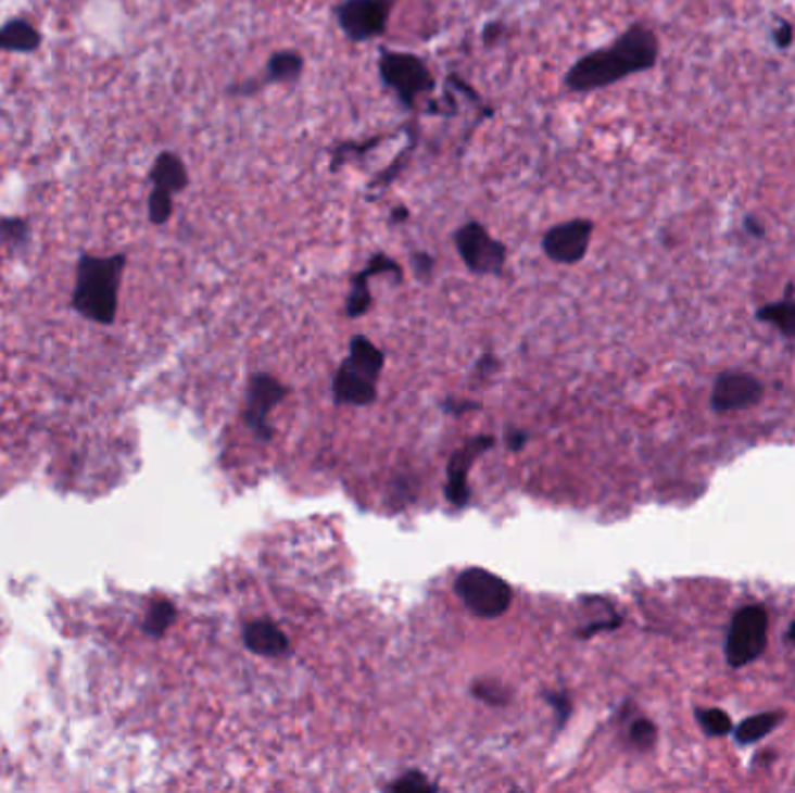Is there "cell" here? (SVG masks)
Segmentation results:
<instances>
[{"label":"cell","instance_id":"obj_4","mask_svg":"<svg viewBox=\"0 0 795 793\" xmlns=\"http://www.w3.org/2000/svg\"><path fill=\"white\" fill-rule=\"evenodd\" d=\"M454 247L472 275H503L507 263V244L491 236V230L477 219L463 222L454 230Z\"/></svg>","mask_w":795,"mask_h":793},{"label":"cell","instance_id":"obj_6","mask_svg":"<svg viewBox=\"0 0 795 793\" xmlns=\"http://www.w3.org/2000/svg\"><path fill=\"white\" fill-rule=\"evenodd\" d=\"M768 613L760 605H747L735 613L725 638V660L731 668H744L766 652Z\"/></svg>","mask_w":795,"mask_h":793},{"label":"cell","instance_id":"obj_30","mask_svg":"<svg viewBox=\"0 0 795 793\" xmlns=\"http://www.w3.org/2000/svg\"><path fill=\"white\" fill-rule=\"evenodd\" d=\"M409 261H412L414 275H417L421 282H430V277H433V270H436V256L428 252H414L409 256Z\"/></svg>","mask_w":795,"mask_h":793},{"label":"cell","instance_id":"obj_29","mask_svg":"<svg viewBox=\"0 0 795 793\" xmlns=\"http://www.w3.org/2000/svg\"><path fill=\"white\" fill-rule=\"evenodd\" d=\"M770 40L777 49H782V52H786V49L793 47L795 42V26L786 20H777L772 30H770Z\"/></svg>","mask_w":795,"mask_h":793},{"label":"cell","instance_id":"obj_36","mask_svg":"<svg viewBox=\"0 0 795 793\" xmlns=\"http://www.w3.org/2000/svg\"><path fill=\"white\" fill-rule=\"evenodd\" d=\"M407 219H409V210H407L405 205H398V207H393V210H391V217H389L391 226H395V224H403V222H407Z\"/></svg>","mask_w":795,"mask_h":793},{"label":"cell","instance_id":"obj_12","mask_svg":"<svg viewBox=\"0 0 795 793\" xmlns=\"http://www.w3.org/2000/svg\"><path fill=\"white\" fill-rule=\"evenodd\" d=\"M764 399V385L747 373H723L717 377L715 391H711V407L717 412H733L752 407Z\"/></svg>","mask_w":795,"mask_h":793},{"label":"cell","instance_id":"obj_19","mask_svg":"<svg viewBox=\"0 0 795 793\" xmlns=\"http://www.w3.org/2000/svg\"><path fill=\"white\" fill-rule=\"evenodd\" d=\"M784 715L782 713H764V715H754L749 719H744L737 729H735V740L740 745H754L760 738H766L768 733H772L777 726L782 723Z\"/></svg>","mask_w":795,"mask_h":793},{"label":"cell","instance_id":"obj_16","mask_svg":"<svg viewBox=\"0 0 795 793\" xmlns=\"http://www.w3.org/2000/svg\"><path fill=\"white\" fill-rule=\"evenodd\" d=\"M40 42V30L28 20H10L5 26H0V52L30 54L36 52Z\"/></svg>","mask_w":795,"mask_h":793},{"label":"cell","instance_id":"obj_34","mask_svg":"<svg viewBox=\"0 0 795 793\" xmlns=\"http://www.w3.org/2000/svg\"><path fill=\"white\" fill-rule=\"evenodd\" d=\"M744 230H747V234H749L752 238H756V240H760V238H764V236H766L764 222H760V219H756V217H754V214H747V217H744Z\"/></svg>","mask_w":795,"mask_h":793},{"label":"cell","instance_id":"obj_2","mask_svg":"<svg viewBox=\"0 0 795 793\" xmlns=\"http://www.w3.org/2000/svg\"><path fill=\"white\" fill-rule=\"evenodd\" d=\"M126 256H81L75 270L73 307L81 317L110 326L117 317Z\"/></svg>","mask_w":795,"mask_h":793},{"label":"cell","instance_id":"obj_35","mask_svg":"<svg viewBox=\"0 0 795 793\" xmlns=\"http://www.w3.org/2000/svg\"><path fill=\"white\" fill-rule=\"evenodd\" d=\"M495 366H499V361H495V356H493V354H484L482 358L477 361L475 370H477L479 375H491V373L495 370Z\"/></svg>","mask_w":795,"mask_h":793},{"label":"cell","instance_id":"obj_1","mask_svg":"<svg viewBox=\"0 0 795 793\" xmlns=\"http://www.w3.org/2000/svg\"><path fill=\"white\" fill-rule=\"evenodd\" d=\"M660 56V42L654 28L635 22L611 40L607 47L579 56L563 75V87L570 93H593L619 81L649 73Z\"/></svg>","mask_w":795,"mask_h":793},{"label":"cell","instance_id":"obj_8","mask_svg":"<svg viewBox=\"0 0 795 793\" xmlns=\"http://www.w3.org/2000/svg\"><path fill=\"white\" fill-rule=\"evenodd\" d=\"M593 230H595L593 219L577 217L568 222H558L544 230V236L540 240L542 254L552 263H558V266H577V263L584 261V256L589 254Z\"/></svg>","mask_w":795,"mask_h":793},{"label":"cell","instance_id":"obj_18","mask_svg":"<svg viewBox=\"0 0 795 793\" xmlns=\"http://www.w3.org/2000/svg\"><path fill=\"white\" fill-rule=\"evenodd\" d=\"M350 361L358 370L370 375L373 379L379 377L384 368V354L379 347H375L366 336H354L350 342Z\"/></svg>","mask_w":795,"mask_h":793},{"label":"cell","instance_id":"obj_3","mask_svg":"<svg viewBox=\"0 0 795 793\" xmlns=\"http://www.w3.org/2000/svg\"><path fill=\"white\" fill-rule=\"evenodd\" d=\"M377 71L382 85L393 91L405 110H414L421 96L436 91V77L428 63L412 52H395V49H379Z\"/></svg>","mask_w":795,"mask_h":793},{"label":"cell","instance_id":"obj_25","mask_svg":"<svg viewBox=\"0 0 795 793\" xmlns=\"http://www.w3.org/2000/svg\"><path fill=\"white\" fill-rule=\"evenodd\" d=\"M472 696L479 698L482 703H487V705H507L509 698H512V693L501 682L484 680V682H477L472 687Z\"/></svg>","mask_w":795,"mask_h":793},{"label":"cell","instance_id":"obj_37","mask_svg":"<svg viewBox=\"0 0 795 793\" xmlns=\"http://www.w3.org/2000/svg\"><path fill=\"white\" fill-rule=\"evenodd\" d=\"M503 30H505V26H503V24H499V22H493V24H491V26H487V30H484V42L489 45L491 40H495V38H499Z\"/></svg>","mask_w":795,"mask_h":793},{"label":"cell","instance_id":"obj_26","mask_svg":"<svg viewBox=\"0 0 795 793\" xmlns=\"http://www.w3.org/2000/svg\"><path fill=\"white\" fill-rule=\"evenodd\" d=\"M628 738H631V745L638 747V750H649V747H654V742H656V726H654V721L644 719V717H638L631 723V729H628Z\"/></svg>","mask_w":795,"mask_h":793},{"label":"cell","instance_id":"obj_33","mask_svg":"<svg viewBox=\"0 0 795 793\" xmlns=\"http://www.w3.org/2000/svg\"><path fill=\"white\" fill-rule=\"evenodd\" d=\"M479 405L475 401H444L442 403V410L446 412V415H466V412H472Z\"/></svg>","mask_w":795,"mask_h":793},{"label":"cell","instance_id":"obj_5","mask_svg":"<svg viewBox=\"0 0 795 793\" xmlns=\"http://www.w3.org/2000/svg\"><path fill=\"white\" fill-rule=\"evenodd\" d=\"M454 591L475 617H503L512 605V589L499 575L484 568H468L456 577Z\"/></svg>","mask_w":795,"mask_h":793},{"label":"cell","instance_id":"obj_23","mask_svg":"<svg viewBox=\"0 0 795 793\" xmlns=\"http://www.w3.org/2000/svg\"><path fill=\"white\" fill-rule=\"evenodd\" d=\"M695 717H698L701 729L707 735L719 738V735H728L733 731V721H731V717H728V713H723V709H717V707L703 709V707H698V709H695Z\"/></svg>","mask_w":795,"mask_h":793},{"label":"cell","instance_id":"obj_28","mask_svg":"<svg viewBox=\"0 0 795 793\" xmlns=\"http://www.w3.org/2000/svg\"><path fill=\"white\" fill-rule=\"evenodd\" d=\"M544 701L550 703L554 709H556V719H558V731L566 726V721L570 719L572 715V701L566 691H546L544 693Z\"/></svg>","mask_w":795,"mask_h":793},{"label":"cell","instance_id":"obj_15","mask_svg":"<svg viewBox=\"0 0 795 793\" xmlns=\"http://www.w3.org/2000/svg\"><path fill=\"white\" fill-rule=\"evenodd\" d=\"M149 181H152V187L171 191L173 196L181 193L189 187V171L185 159L171 150L161 152L152 163V171H149Z\"/></svg>","mask_w":795,"mask_h":793},{"label":"cell","instance_id":"obj_31","mask_svg":"<svg viewBox=\"0 0 795 793\" xmlns=\"http://www.w3.org/2000/svg\"><path fill=\"white\" fill-rule=\"evenodd\" d=\"M621 617H611V619H605V621H595L591 626H586V629H582L577 633V638H591V635H598V633H605V631H615L621 626Z\"/></svg>","mask_w":795,"mask_h":793},{"label":"cell","instance_id":"obj_22","mask_svg":"<svg viewBox=\"0 0 795 793\" xmlns=\"http://www.w3.org/2000/svg\"><path fill=\"white\" fill-rule=\"evenodd\" d=\"M173 212H175V196L171 191H165V189L152 187V191H149V198H147L149 222H152L154 226L168 224L171 217H173Z\"/></svg>","mask_w":795,"mask_h":793},{"label":"cell","instance_id":"obj_20","mask_svg":"<svg viewBox=\"0 0 795 793\" xmlns=\"http://www.w3.org/2000/svg\"><path fill=\"white\" fill-rule=\"evenodd\" d=\"M368 282H370V277L363 270H358L352 277V289H350V293H346V301H344V317L346 319H358L370 310L373 293H370Z\"/></svg>","mask_w":795,"mask_h":793},{"label":"cell","instance_id":"obj_32","mask_svg":"<svg viewBox=\"0 0 795 793\" xmlns=\"http://www.w3.org/2000/svg\"><path fill=\"white\" fill-rule=\"evenodd\" d=\"M505 442H507L509 452H521L528 444V433L521 431V428H509L507 436H505Z\"/></svg>","mask_w":795,"mask_h":793},{"label":"cell","instance_id":"obj_9","mask_svg":"<svg viewBox=\"0 0 795 793\" xmlns=\"http://www.w3.org/2000/svg\"><path fill=\"white\" fill-rule=\"evenodd\" d=\"M289 391L273 375H254L247 387V410L244 421L261 440L273 438V428L268 424V415L281 403Z\"/></svg>","mask_w":795,"mask_h":793},{"label":"cell","instance_id":"obj_27","mask_svg":"<svg viewBox=\"0 0 795 793\" xmlns=\"http://www.w3.org/2000/svg\"><path fill=\"white\" fill-rule=\"evenodd\" d=\"M28 240V224L16 217H0V242L24 244Z\"/></svg>","mask_w":795,"mask_h":793},{"label":"cell","instance_id":"obj_13","mask_svg":"<svg viewBox=\"0 0 795 793\" xmlns=\"http://www.w3.org/2000/svg\"><path fill=\"white\" fill-rule=\"evenodd\" d=\"M377 379L358 370L354 363L346 358L336 373L333 395L338 403L344 405H370L377 399Z\"/></svg>","mask_w":795,"mask_h":793},{"label":"cell","instance_id":"obj_38","mask_svg":"<svg viewBox=\"0 0 795 793\" xmlns=\"http://www.w3.org/2000/svg\"><path fill=\"white\" fill-rule=\"evenodd\" d=\"M786 638H788V642H793L795 644V621L791 624V629H788V633H786Z\"/></svg>","mask_w":795,"mask_h":793},{"label":"cell","instance_id":"obj_24","mask_svg":"<svg viewBox=\"0 0 795 793\" xmlns=\"http://www.w3.org/2000/svg\"><path fill=\"white\" fill-rule=\"evenodd\" d=\"M387 789L395 791V793H419V791H438L440 786L436 782H430L424 772L409 770L403 775L401 780L391 782Z\"/></svg>","mask_w":795,"mask_h":793},{"label":"cell","instance_id":"obj_21","mask_svg":"<svg viewBox=\"0 0 795 793\" xmlns=\"http://www.w3.org/2000/svg\"><path fill=\"white\" fill-rule=\"evenodd\" d=\"M175 619H177L175 605L171 601H156V603H152V607L147 609L142 629L149 638H161L165 631L171 629Z\"/></svg>","mask_w":795,"mask_h":793},{"label":"cell","instance_id":"obj_7","mask_svg":"<svg viewBox=\"0 0 795 793\" xmlns=\"http://www.w3.org/2000/svg\"><path fill=\"white\" fill-rule=\"evenodd\" d=\"M395 0H342L336 22L350 42H368L387 36Z\"/></svg>","mask_w":795,"mask_h":793},{"label":"cell","instance_id":"obj_17","mask_svg":"<svg viewBox=\"0 0 795 793\" xmlns=\"http://www.w3.org/2000/svg\"><path fill=\"white\" fill-rule=\"evenodd\" d=\"M795 287L786 285V295L782 301L777 303H768L764 307L756 310V319L774 326L780 333L788 340H795Z\"/></svg>","mask_w":795,"mask_h":793},{"label":"cell","instance_id":"obj_10","mask_svg":"<svg viewBox=\"0 0 795 793\" xmlns=\"http://www.w3.org/2000/svg\"><path fill=\"white\" fill-rule=\"evenodd\" d=\"M495 444L493 436H477L470 438L463 448H458L452 458L450 466H446V501H450L454 507H466L470 503V487H468V473L470 466L475 464V458L479 454H484L487 450H491Z\"/></svg>","mask_w":795,"mask_h":793},{"label":"cell","instance_id":"obj_14","mask_svg":"<svg viewBox=\"0 0 795 793\" xmlns=\"http://www.w3.org/2000/svg\"><path fill=\"white\" fill-rule=\"evenodd\" d=\"M242 640H244V647L258 656L279 658V656L289 654L287 633L268 619H256V621L247 624L242 631Z\"/></svg>","mask_w":795,"mask_h":793},{"label":"cell","instance_id":"obj_11","mask_svg":"<svg viewBox=\"0 0 795 793\" xmlns=\"http://www.w3.org/2000/svg\"><path fill=\"white\" fill-rule=\"evenodd\" d=\"M303 73H305V56L298 52V49H279V52H273L268 61H265V68L256 81H244L242 87L230 89V93L252 96L263 87L293 85V81L303 77Z\"/></svg>","mask_w":795,"mask_h":793}]
</instances>
